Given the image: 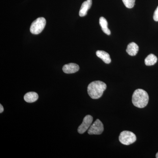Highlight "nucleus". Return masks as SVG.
Listing matches in <instances>:
<instances>
[{
	"label": "nucleus",
	"mask_w": 158,
	"mask_h": 158,
	"mask_svg": "<svg viewBox=\"0 0 158 158\" xmlns=\"http://www.w3.org/2000/svg\"><path fill=\"white\" fill-rule=\"evenodd\" d=\"M107 85L101 81H94L90 83L88 87V92L91 98L97 99L101 97Z\"/></svg>",
	"instance_id": "f257e3e1"
},
{
	"label": "nucleus",
	"mask_w": 158,
	"mask_h": 158,
	"mask_svg": "<svg viewBox=\"0 0 158 158\" xmlns=\"http://www.w3.org/2000/svg\"><path fill=\"white\" fill-rule=\"evenodd\" d=\"M149 100L148 94L141 89H137L134 91L132 102L133 105L139 108H144L147 106Z\"/></svg>",
	"instance_id": "f03ea898"
},
{
	"label": "nucleus",
	"mask_w": 158,
	"mask_h": 158,
	"mask_svg": "<svg viewBox=\"0 0 158 158\" xmlns=\"http://www.w3.org/2000/svg\"><path fill=\"white\" fill-rule=\"evenodd\" d=\"M46 21L43 17H39L31 24L30 31L32 34H40L45 27Z\"/></svg>",
	"instance_id": "7ed1b4c3"
},
{
	"label": "nucleus",
	"mask_w": 158,
	"mask_h": 158,
	"mask_svg": "<svg viewBox=\"0 0 158 158\" xmlns=\"http://www.w3.org/2000/svg\"><path fill=\"white\" fill-rule=\"evenodd\" d=\"M118 139L122 144L126 145L133 144L137 140L136 135L134 133L127 131L121 132Z\"/></svg>",
	"instance_id": "20e7f679"
},
{
	"label": "nucleus",
	"mask_w": 158,
	"mask_h": 158,
	"mask_svg": "<svg viewBox=\"0 0 158 158\" xmlns=\"http://www.w3.org/2000/svg\"><path fill=\"white\" fill-rule=\"evenodd\" d=\"M104 131V126L102 123L99 119H96L93 124L90 126L88 130V134L90 135H99Z\"/></svg>",
	"instance_id": "39448f33"
},
{
	"label": "nucleus",
	"mask_w": 158,
	"mask_h": 158,
	"mask_svg": "<svg viewBox=\"0 0 158 158\" xmlns=\"http://www.w3.org/2000/svg\"><path fill=\"white\" fill-rule=\"evenodd\" d=\"M93 120V117L90 115H88L85 116L82 124L78 128V132L81 134L85 132L87 130L89 129L90 126L91 125Z\"/></svg>",
	"instance_id": "423d86ee"
},
{
	"label": "nucleus",
	"mask_w": 158,
	"mask_h": 158,
	"mask_svg": "<svg viewBox=\"0 0 158 158\" xmlns=\"http://www.w3.org/2000/svg\"><path fill=\"white\" fill-rule=\"evenodd\" d=\"M80 67L77 64L70 63L64 65L62 67V70L65 73L71 74L75 73L78 71Z\"/></svg>",
	"instance_id": "0eeeda50"
},
{
	"label": "nucleus",
	"mask_w": 158,
	"mask_h": 158,
	"mask_svg": "<svg viewBox=\"0 0 158 158\" xmlns=\"http://www.w3.org/2000/svg\"><path fill=\"white\" fill-rule=\"evenodd\" d=\"M92 0H87L82 3L81 9L79 11V15L81 17H84L87 15L88 10L92 6Z\"/></svg>",
	"instance_id": "6e6552de"
},
{
	"label": "nucleus",
	"mask_w": 158,
	"mask_h": 158,
	"mask_svg": "<svg viewBox=\"0 0 158 158\" xmlns=\"http://www.w3.org/2000/svg\"><path fill=\"white\" fill-rule=\"evenodd\" d=\"M139 47L134 42H131L127 45L126 52L130 56H135L138 53Z\"/></svg>",
	"instance_id": "1a4fd4ad"
},
{
	"label": "nucleus",
	"mask_w": 158,
	"mask_h": 158,
	"mask_svg": "<svg viewBox=\"0 0 158 158\" xmlns=\"http://www.w3.org/2000/svg\"><path fill=\"white\" fill-rule=\"evenodd\" d=\"M96 55L100 58L106 64H110L111 62V59L110 55L106 52L103 51L98 50L96 52Z\"/></svg>",
	"instance_id": "9d476101"
},
{
	"label": "nucleus",
	"mask_w": 158,
	"mask_h": 158,
	"mask_svg": "<svg viewBox=\"0 0 158 158\" xmlns=\"http://www.w3.org/2000/svg\"><path fill=\"white\" fill-rule=\"evenodd\" d=\"M38 98V94L34 92H28L24 96V100L28 103L34 102H36Z\"/></svg>",
	"instance_id": "9b49d317"
},
{
	"label": "nucleus",
	"mask_w": 158,
	"mask_h": 158,
	"mask_svg": "<svg viewBox=\"0 0 158 158\" xmlns=\"http://www.w3.org/2000/svg\"><path fill=\"white\" fill-rule=\"evenodd\" d=\"M99 24L101 27L102 30L104 33L107 35H110L111 31L108 27V22L104 17H101L99 19Z\"/></svg>",
	"instance_id": "f8f14e48"
},
{
	"label": "nucleus",
	"mask_w": 158,
	"mask_h": 158,
	"mask_svg": "<svg viewBox=\"0 0 158 158\" xmlns=\"http://www.w3.org/2000/svg\"><path fill=\"white\" fill-rule=\"evenodd\" d=\"M157 58L155 55L151 54L145 58L144 63L147 66H151L155 65L157 62Z\"/></svg>",
	"instance_id": "ddd939ff"
},
{
	"label": "nucleus",
	"mask_w": 158,
	"mask_h": 158,
	"mask_svg": "<svg viewBox=\"0 0 158 158\" xmlns=\"http://www.w3.org/2000/svg\"><path fill=\"white\" fill-rule=\"evenodd\" d=\"M124 6L127 8L131 9L135 5V0H122Z\"/></svg>",
	"instance_id": "4468645a"
},
{
	"label": "nucleus",
	"mask_w": 158,
	"mask_h": 158,
	"mask_svg": "<svg viewBox=\"0 0 158 158\" xmlns=\"http://www.w3.org/2000/svg\"><path fill=\"white\" fill-rule=\"evenodd\" d=\"M153 19L155 21L158 22V6L154 13Z\"/></svg>",
	"instance_id": "2eb2a0df"
},
{
	"label": "nucleus",
	"mask_w": 158,
	"mask_h": 158,
	"mask_svg": "<svg viewBox=\"0 0 158 158\" xmlns=\"http://www.w3.org/2000/svg\"><path fill=\"white\" fill-rule=\"evenodd\" d=\"M3 111H4V108L2 105L1 104L0 105V113H3Z\"/></svg>",
	"instance_id": "dca6fc26"
},
{
	"label": "nucleus",
	"mask_w": 158,
	"mask_h": 158,
	"mask_svg": "<svg viewBox=\"0 0 158 158\" xmlns=\"http://www.w3.org/2000/svg\"><path fill=\"white\" fill-rule=\"evenodd\" d=\"M156 158H158V152L156 154Z\"/></svg>",
	"instance_id": "f3484780"
}]
</instances>
